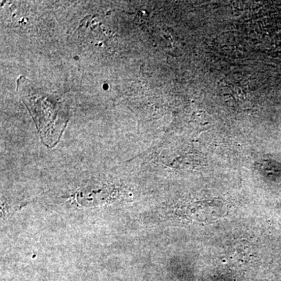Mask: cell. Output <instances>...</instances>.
I'll return each instance as SVG.
<instances>
[{"instance_id": "6da1fadb", "label": "cell", "mask_w": 281, "mask_h": 281, "mask_svg": "<svg viewBox=\"0 0 281 281\" xmlns=\"http://www.w3.org/2000/svg\"><path fill=\"white\" fill-rule=\"evenodd\" d=\"M24 77L17 80V91L27 106L47 146L57 143L68 119L60 103L40 91Z\"/></svg>"}]
</instances>
